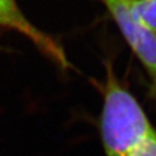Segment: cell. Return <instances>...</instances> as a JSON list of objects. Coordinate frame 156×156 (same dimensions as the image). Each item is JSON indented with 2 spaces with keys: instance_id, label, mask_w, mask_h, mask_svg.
Masks as SVG:
<instances>
[{
  "instance_id": "obj_6",
  "label": "cell",
  "mask_w": 156,
  "mask_h": 156,
  "mask_svg": "<svg viewBox=\"0 0 156 156\" xmlns=\"http://www.w3.org/2000/svg\"><path fill=\"white\" fill-rule=\"evenodd\" d=\"M152 89H153V94L156 98V79H153V87H152Z\"/></svg>"
},
{
  "instance_id": "obj_4",
  "label": "cell",
  "mask_w": 156,
  "mask_h": 156,
  "mask_svg": "<svg viewBox=\"0 0 156 156\" xmlns=\"http://www.w3.org/2000/svg\"><path fill=\"white\" fill-rule=\"evenodd\" d=\"M133 13L156 35V0H129Z\"/></svg>"
},
{
  "instance_id": "obj_5",
  "label": "cell",
  "mask_w": 156,
  "mask_h": 156,
  "mask_svg": "<svg viewBox=\"0 0 156 156\" xmlns=\"http://www.w3.org/2000/svg\"><path fill=\"white\" fill-rule=\"evenodd\" d=\"M128 156H156V129L142 143L132 150Z\"/></svg>"
},
{
  "instance_id": "obj_1",
  "label": "cell",
  "mask_w": 156,
  "mask_h": 156,
  "mask_svg": "<svg viewBox=\"0 0 156 156\" xmlns=\"http://www.w3.org/2000/svg\"><path fill=\"white\" fill-rule=\"evenodd\" d=\"M105 69L99 120L103 150L106 156H128L155 128L136 98L120 83L110 62Z\"/></svg>"
},
{
  "instance_id": "obj_3",
  "label": "cell",
  "mask_w": 156,
  "mask_h": 156,
  "mask_svg": "<svg viewBox=\"0 0 156 156\" xmlns=\"http://www.w3.org/2000/svg\"><path fill=\"white\" fill-rule=\"evenodd\" d=\"M0 27L24 36L46 58L60 67L64 69L71 67V62L61 44L33 24L15 0H0Z\"/></svg>"
},
{
  "instance_id": "obj_2",
  "label": "cell",
  "mask_w": 156,
  "mask_h": 156,
  "mask_svg": "<svg viewBox=\"0 0 156 156\" xmlns=\"http://www.w3.org/2000/svg\"><path fill=\"white\" fill-rule=\"evenodd\" d=\"M146 72L156 79V35L131 10L129 0H101Z\"/></svg>"
}]
</instances>
